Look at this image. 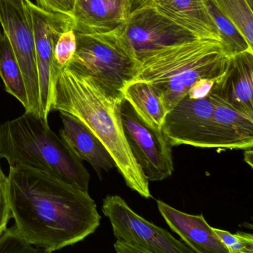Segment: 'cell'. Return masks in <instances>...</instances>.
<instances>
[{
  "label": "cell",
  "mask_w": 253,
  "mask_h": 253,
  "mask_svg": "<svg viewBox=\"0 0 253 253\" xmlns=\"http://www.w3.org/2000/svg\"><path fill=\"white\" fill-rule=\"evenodd\" d=\"M207 2L218 29L223 48L229 57H233L243 52L253 54V48L248 45L236 27L214 7L210 0H207Z\"/></svg>",
  "instance_id": "44dd1931"
},
{
  "label": "cell",
  "mask_w": 253,
  "mask_h": 253,
  "mask_svg": "<svg viewBox=\"0 0 253 253\" xmlns=\"http://www.w3.org/2000/svg\"><path fill=\"white\" fill-rule=\"evenodd\" d=\"M122 33L139 61L152 51L167 45L199 39L148 2L133 8L126 23L122 26Z\"/></svg>",
  "instance_id": "9c48e42d"
},
{
  "label": "cell",
  "mask_w": 253,
  "mask_h": 253,
  "mask_svg": "<svg viewBox=\"0 0 253 253\" xmlns=\"http://www.w3.org/2000/svg\"><path fill=\"white\" fill-rule=\"evenodd\" d=\"M2 33L1 32V29H0V43H1V41H2Z\"/></svg>",
  "instance_id": "1f68e13d"
},
{
  "label": "cell",
  "mask_w": 253,
  "mask_h": 253,
  "mask_svg": "<svg viewBox=\"0 0 253 253\" xmlns=\"http://www.w3.org/2000/svg\"><path fill=\"white\" fill-rule=\"evenodd\" d=\"M123 97L147 125L162 130L168 113L162 97L151 84L143 81H131L122 91Z\"/></svg>",
  "instance_id": "ac0fdd59"
},
{
  "label": "cell",
  "mask_w": 253,
  "mask_h": 253,
  "mask_svg": "<svg viewBox=\"0 0 253 253\" xmlns=\"http://www.w3.org/2000/svg\"><path fill=\"white\" fill-rule=\"evenodd\" d=\"M76 51L66 67L124 98L123 90L137 76L140 61L126 42L122 26L104 33H76Z\"/></svg>",
  "instance_id": "5b68a950"
},
{
  "label": "cell",
  "mask_w": 253,
  "mask_h": 253,
  "mask_svg": "<svg viewBox=\"0 0 253 253\" xmlns=\"http://www.w3.org/2000/svg\"><path fill=\"white\" fill-rule=\"evenodd\" d=\"M121 113L130 150L146 179L161 181L169 177L174 171L172 146L162 130L147 125L124 99Z\"/></svg>",
  "instance_id": "52a82bcc"
},
{
  "label": "cell",
  "mask_w": 253,
  "mask_h": 253,
  "mask_svg": "<svg viewBox=\"0 0 253 253\" xmlns=\"http://www.w3.org/2000/svg\"><path fill=\"white\" fill-rule=\"evenodd\" d=\"M77 49L76 33L73 29L62 32L56 42L54 55L60 69L66 67L75 55Z\"/></svg>",
  "instance_id": "cb8c5ba5"
},
{
  "label": "cell",
  "mask_w": 253,
  "mask_h": 253,
  "mask_svg": "<svg viewBox=\"0 0 253 253\" xmlns=\"http://www.w3.org/2000/svg\"><path fill=\"white\" fill-rule=\"evenodd\" d=\"M11 217L7 192V176L0 166V234L6 229Z\"/></svg>",
  "instance_id": "484cf974"
},
{
  "label": "cell",
  "mask_w": 253,
  "mask_h": 253,
  "mask_svg": "<svg viewBox=\"0 0 253 253\" xmlns=\"http://www.w3.org/2000/svg\"><path fill=\"white\" fill-rule=\"evenodd\" d=\"M157 11L196 35L222 42L207 0H146Z\"/></svg>",
  "instance_id": "2e32d148"
},
{
  "label": "cell",
  "mask_w": 253,
  "mask_h": 253,
  "mask_svg": "<svg viewBox=\"0 0 253 253\" xmlns=\"http://www.w3.org/2000/svg\"><path fill=\"white\" fill-rule=\"evenodd\" d=\"M60 137L78 158L91 164L98 174L115 167L107 149L86 125L66 112H60Z\"/></svg>",
  "instance_id": "e0dca14e"
},
{
  "label": "cell",
  "mask_w": 253,
  "mask_h": 253,
  "mask_svg": "<svg viewBox=\"0 0 253 253\" xmlns=\"http://www.w3.org/2000/svg\"><path fill=\"white\" fill-rule=\"evenodd\" d=\"M253 48V0H210Z\"/></svg>",
  "instance_id": "ffe728a7"
},
{
  "label": "cell",
  "mask_w": 253,
  "mask_h": 253,
  "mask_svg": "<svg viewBox=\"0 0 253 253\" xmlns=\"http://www.w3.org/2000/svg\"><path fill=\"white\" fill-rule=\"evenodd\" d=\"M115 249L118 253H148L143 247L118 240L115 244Z\"/></svg>",
  "instance_id": "83f0119b"
},
{
  "label": "cell",
  "mask_w": 253,
  "mask_h": 253,
  "mask_svg": "<svg viewBox=\"0 0 253 253\" xmlns=\"http://www.w3.org/2000/svg\"><path fill=\"white\" fill-rule=\"evenodd\" d=\"M0 25L9 40L23 73L29 100L28 112L42 117L35 38L26 2L23 7H18L8 0H0Z\"/></svg>",
  "instance_id": "30bf717a"
},
{
  "label": "cell",
  "mask_w": 253,
  "mask_h": 253,
  "mask_svg": "<svg viewBox=\"0 0 253 253\" xmlns=\"http://www.w3.org/2000/svg\"><path fill=\"white\" fill-rule=\"evenodd\" d=\"M102 210L109 217L118 241L143 247L148 253H193L169 232L134 212L118 195H108L103 200Z\"/></svg>",
  "instance_id": "ba28073f"
},
{
  "label": "cell",
  "mask_w": 253,
  "mask_h": 253,
  "mask_svg": "<svg viewBox=\"0 0 253 253\" xmlns=\"http://www.w3.org/2000/svg\"><path fill=\"white\" fill-rule=\"evenodd\" d=\"M212 113L210 94L201 99L186 95L167 114L161 129L171 146L189 145L207 148Z\"/></svg>",
  "instance_id": "8fae6325"
},
{
  "label": "cell",
  "mask_w": 253,
  "mask_h": 253,
  "mask_svg": "<svg viewBox=\"0 0 253 253\" xmlns=\"http://www.w3.org/2000/svg\"><path fill=\"white\" fill-rule=\"evenodd\" d=\"M38 6L54 14L73 18L76 0H36Z\"/></svg>",
  "instance_id": "d4e9b609"
},
{
  "label": "cell",
  "mask_w": 253,
  "mask_h": 253,
  "mask_svg": "<svg viewBox=\"0 0 253 253\" xmlns=\"http://www.w3.org/2000/svg\"><path fill=\"white\" fill-rule=\"evenodd\" d=\"M10 2L18 7H23L25 0H8Z\"/></svg>",
  "instance_id": "f546056e"
},
{
  "label": "cell",
  "mask_w": 253,
  "mask_h": 253,
  "mask_svg": "<svg viewBox=\"0 0 253 253\" xmlns=\"http://www.w3.org/2000/svg\"><path fill=\"white\" fill-rule=\"evenodd\" d=\"M211 92L240 112L253 115V54L243 52L230 57L226 75Z\"/></svg>",
  "instance_id": "9a60e30c"
},
{
  "label": "cell",
  "mask_w": 253,
  "mask_h": 253,
  "mask_svg": "<svg viewBox=\"0 0 253 253\" xmlns=\"http://www.w3.org/2000/svg\"><path fill=\"white\" fill-rule=\"evenodd\" d=\"M216 81L210 78H201L195 81L188 91L187 96L192 99H201L209 96Z\"/></svg>",
  "instance_id": "4316f807"
},
{
  "label": "cell",
  "mask_w": 253,
  "mask_h": 253,
  "mask_svg": "<svg viewBox=\"0 0 253 253\" xmlns=\"http://www.w3.org/2000/svg\"><path fill=\"white\" fill-rule=\"evenodd\" d=\"M157 204L167 224L193 253H229L214 228L207 223L203 214H186L162 201H157Z\"/></svg>",
  "instance_id": "5bb4252c"
},
{
  "label": "cell",
  "mask_w": 253,
  "mask_h": 253,
  "mask_svg": "<svg viewBox=\"0 0 253 253\" xmlns=\"http://www.w3.org/2000/svg\"><path fill=\"white\" fill-rule=\"evenodd\" d=\"M0 78L3 81L5 91L17 99L28 112L29 100L23 73L9 40L4 32L0 43Z\"/></svg>",
  "instance_id": "d6986e66"
},
{
  "label": "cell",
  "mask_w": 253,
  "mask_h": 253,
  "mask_svg": "<svg viewBox=\"0 0 253 253\" xmlns=\"http://www.w3.org/2000/svg\"><path fill=\"white\" fill-rule=\"evenodd\" d=\"M253 149H246L245 154H244V160L247 164L253 167Z\"/></svg>",
  "instance_id": "f1b7e54d"
},
{
  "label": "cell",
  "mask_w": 253,
  "mask_h": 253,
  "mask_svg": "<svg viewBox=\"0 0 253 253\" xmlns=\"http://www.w3.org/2000/svg\"><path fill=\"white\" fill-rule=\"evenodd\" d=\"M134 0H76L73 29L76 33L99 34L124 26Z\"/></svg>",
  "instance_id": "4fadbf2b"
},
{
  "label": "cell",
  "mask_w": 253,
  "mask_h": 253,
  "mask_svg": "<svg viewBox=\"0 0 253 253\" xmlns=\"http://www.w3.org/2000/svg\"><path fill=\"white\" fill-rule=\"evenodd\" d=\"M123 100L108 94L89 77L65 67L54 85L51 109L69 114L86 125L107 149L128 188L149 198L152 196L149 181L136 162L124 133Z\"/></svg>",
  "instance_id": "7a4b0ae2"
},
{
  "label": "cell",
  "mask_w": 253,
  "mask_h": 253,
  "mask_svg": "<svg viewBox=\"0 0 253 253\" xmlns=\"http://www.w3.org/2000/svg\"><path fill=\"white\" fill-rule=\"evenodd\" d=\"M229 60L222 42L201 39L184 41L143 57L133 81L151 84L169 112L187 95L195 81L210 78L219 82L227 72Z\"/></svg>",
  "instance_id": "3957f363"
},
{
  "label": "cell",
  "mask_w": 253,
  "mask_h": 253,
  "mask_svg": "<svg viewBox=\"0 0 253 253\" xmlns=\"http://www.w3.org/2000/svg\"><path fill=\"white\" fill-rule=\"evenodd\" d=\"M207 148L250 149L253 146V115L240 112L214 93Z\"/></svg>",
  "instance_id": "7c38bea8"
},
{
  "label": "cell",
  "mask_w": 253,
  "mask_h": 253,
  "mask_svg": "<svg viewBox=\"0 0 253 253\" xmlns=\"http://www.w3.org/2000/svg\"><path fill=\"white\" fill-rule=\"evenodd\" d=\"M0 158L10 167L45 171L88 192L90 174L83 161L50 128L48 121L34 112L0 126Z\"/></svg>",
  "instance_id": "277c9868"
},
{
  "label": "cell",
  "mask_w": 253,
  "mask_h": 253,
  "mask_svg": "<svg viewBox=\"0 0 253 253\" xmlns=\"http://www.w3.org/2000/svg\"><path fill=\"white\" fill-rule=\"evenodd\" d=\"M7 192L17 230L44 253L77 244L100 226V215L88 192L45 171L10 167Z\"/></svg>",
  "instance_id": "6da1fadb"
},
{
  "label": "cell",
  "mask_w": 253,
  "mask_h": 253,
  "mask_svg": "<svg viewBox=\"0 0 253 253\" xmlns=\"http://www.w3.org/2000/svg\"><path fill=\"white\" fill-rule=\"evenodd\" d=\"M43 250L35 248L17 230L15 224L0 234V253H38ZM44 253V252H43Z\"/></svg>",
  "instance_id": "7402d4cb"
},
{
  "label": "cell",
  "mask_w": 253,
  "mask_h": 253,
  "mask_svg": "<svg viewBox=\"0 0 253 253\" xmlns=\"http://www.w3.org/2000/svg\"><path fill=\"white\" fill-rule=\"evenodd\" d=\"M25 2L30 12L35 38L41 116L48 121L54 85L62 69L55 60L56 42L62 32L73 29V19L45 11L30 0H26Z\"/></svg>",
  "instance_id": "8992f818"
},
{
  "label": "cell",
  "mask_w": 253,
  "mask_h": 253,
  "mask_svg": "<svg viewBox=\"0 0 253 253\" xmlns=\"http://www.w3.org/2000/svg\"><path fill=\"white\" fill-rule=\"evenodd\" d=\"M146 1V0H134V5H136L135 8L138 5H141L143 2Z\"/></svg>",
  "instance_id": "4dcf8cb0"
},
{
  "label": "cell",
  "mask_w": 253,
  "mask_h": 253,
  "mask_svg": "<svg viewBox=\"0 0 253 253\" xmlns=\"http://www.w3.org/2000/svg\"><path fill=\"white\" fill-rule=\"evenodd\" d=\"M214 231L229 253H253V236L251 234L244 232L232 234L227 231L215 228H214Z\"/></svg>",
  "instance_id": "603a6c76"
}]
</instances>
